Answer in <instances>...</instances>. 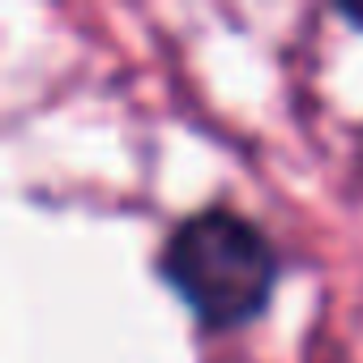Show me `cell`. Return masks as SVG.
Segmentation results:
<instances>
[{"instance_id": "cell-1", "label": "cell", "mask_w": 363, "mask_h": 363, "mask_svg": "<svg viewBox=\"0 0 363 363\" xmlns=\"http://www.w3.org/2000/svg\"><path fill=\"white\" fill-rule=\"evenodd\" d=\"M158 269L206 329L257 320L278 282L269 235L227 206H210L179 223L162 244Z\"/></svg>"}, {"instance_id": "cell-2", "label": "cell", "mask_w": 363, "mask_h": 363, "mask_svg": "<svg viewBox=\"0 0 363 363\" xmlns=\"http://www.w3.org/2000/svg\"><path fill=\"white\" fill-rule=\"evenodd\" d=\"M342 13H346V18H350V22H354V26H363V9H354V5H346V9H342Z\"/></svg>"}]
</instances>
